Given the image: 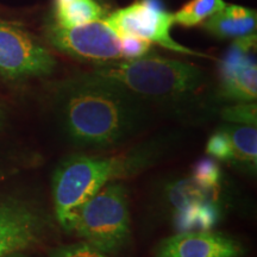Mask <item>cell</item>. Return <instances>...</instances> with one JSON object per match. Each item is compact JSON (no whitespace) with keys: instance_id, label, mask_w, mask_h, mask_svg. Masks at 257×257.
Returning a JSON list of instances; mask_svg holds the SVG:
<instances>
[{"instance_id":"9c48e42d","label":"cell","mask_w":257,"mask_h":257,"mask_svg":"<svg viewBox=\"0 0 257 257\" xmlns=\"http://www.w3.org/2000/svg\"><path fill=\"white\" fill-rule=\"evenodd\" d=\"M256 34L234 40L219 66L220 96L234 102L256 101L257 67L251 55Z\"/></svg>"},{"instance_id":"5b68a950","label":"cell","mask_w":257,"mask_h":257,"mask_svg":"<svg viewBox=\"0 0 257 257\" xmlns=\"http://www.w3.org/2000/svg\"><path fill=\"white\" fill-rule=\"evenodd\" d=\"M105 22L119 37L130 35L184 55L207 56L173 40L170 29L174 18L173 14L165 10L161 0H140L117 10Z\"/></svg>"},{"instance_id":"ba28073f","label":"cell","mask_w":257,"mask_h":257,"mask_svg":"<svg viewBox=\"0 0 257 257\" xmlns=\"http://www.w3.org/2000/svg\"><path fill=\"white\" fill-rule=\"evenodd\" d=\"M49 229L44 212L14 197H0V257L25 251L42 242Z\"/></svg>"},{"instance_id":"9a60e30c","label":"cell","mask_w":257,"mask_h":257,"mask_svg":"<svg viewBox=\"0 0 257 257\" xmlns=\"http://www.w3.org/2000/svg\"><path fill=\"white\" fill-rule=\"evenodd\" d=\"M104 15V9L95 0H72L68 4L54 8V23L63 28H72L100 21Z\"/></svg>"},{"instance_id":"e0dca14e","label":"cell","mask_w":257,"mask_h":257,"mask_svg":"<svg viewBox=\"0 0 257 257\" xmlns=\"http://www.w3.org/2000/svg\"><path fill=\"white\" fill-rule=\"evenodd\" d=\"M221 118L231 124L251 125L256 126L257 123V106L255 101L236 102L221 110Z\"/></svg>"},{"instance_id":"5bb4252c","label":"cell","mask_w":257,"mask_h":257,"mask_svg":"<svg viewBox=\"0 0 257 257\" xmlns=\"http://www.w3.org/2000/svg\"><path fill=\"white\" fill-rule=\"evenodd\" d=\"M220 219V202L193 205L173 212V225L178 232L212 230Z\"/></svg>"},{"instance_id":"d6986e66","label":"cell","mask_w":257,"mask_h":257,"mask_svg":"<svg viewBox=\"0 0 257 257\" xmlns=\"http://www.w3.org/2000/svg\"><path fill=\"white\" fill-rule=\"evenodd\" d=\"M49 257H110L86 242L66 244L50 249Z\"/></svg>"},{"instance_id":"30bf717a","label":"cell","mask_w":257,"mask_h":257,"mask_svg":"<svg viewBox=\"0 0 257 257\" xmlns=\"http://www.w3.org/2000/svg\"><path fill=\"white\" fill-rule=\"evenodd\" d=\"M155 257H240L238 240L220 232L188 231L167 237L157 244Z\"/></svg>"},{"instance_id":"7c38bea8","label":"cell","mask_w":257,"mask_h":257,"mask_svg":"<svg viewBox=\"0 0 257 257\" xmlns=\"http://www.w3.org/2000/svg\"><path fill=\"white\" fill-rule=\"evenodd\" d=\"M255 10L240 5H225L204 22V29L220 40H238L256 34Z\"/></svg>"},{"instance_id":"2e32d148","label":"cell","mask_w":257,"mask_h":257,"mask_svg":"<svg viewBox=\"0 0 257 257\" xmlns=\"http://www.w3.org/2000/svg\"><path fill=\"white\" fill-rule=\"evenodd\" d=\"M225 5L224 0H191L173 15L174 23L182 27H195L223 10Z\"/></svg>"},{"instance_id":"44dd1931","label":"cell","mask_w":257,"mask_h":257,"mask_svg":"<svg viewBox=\"0 0 257 257\" xmlns=\"http://www.w3.org/2000/svg\"><path fill=\"white\" fill-rule=\"evenodd\" d=\"M70 2H72V0H54V8H60V6L68 4Z\"/></svg>"},{"instance_id":"277c9868","label":"cell","mask_w":257,"mask_h":257,"mask_svg":"<svg viewBox=\"0 0 257 257\" xmlns=\"http://www.w3.org/2000/svg\"><path fill=\"white\" fill-rule=\"evenodd\" d=\"M69 232L107 255L121 251L131 236L126 187L119 181L105 185L79 208Z\"/></svg>"},{"instance_id":"8fae6325","label":"cell","mask_w":257,"mask_h":257,"mask_svg":"<svg viewBox=\"0 0 257 257\" xmlns=\"http://www.w3.org/2000/svg\"><path fill=\"white\" fill-rule=\"evenodd\" d=\"M208 155L237 168L256 173L257 128L251 125L229 123L214 131L206 144Z\"/></svg>"},{"instance_id":"3957f363","label":"cell","mask_w":257,"mask_h":257,"mask_svg":"<svg viewBox=\"0 0 257 257\" xmlns=\"http://www.w3.org/2000/svg\"><path fill=\"white\" fill-rule=\"evenodd\" d=\"M156 154L150 146L124 156L73 155L64 159L53 175L54 208L63 230L69 232L79 208L105 185L137 174L153 162Z\"/></svg>"},{"instance_id":"ac0fdd59","label":"cell","mask_w":257,"mask_h":257,"mask_svg":"<svg viewBox=\"0 0 257 257\" xmlns=\"http://www.w3.org/2000/svg\"><path fill=\"white\" fill-rule=\"evenodd\" d=\"M192 176L207 185H220L223 173L218 163L212 159H201L193 167Z\"/></svg>"},{"instance_id":"7a4b0ae2","label":"cell","mask_w":257,"mask_h":257,"mask_svg":"<svg viewBox=\"0 0 257 257\" xmlns=\"http://www.w3.org/2000/svg\"><path fill=\"white\" fill-rule=\"evenodd\" d=\"M93 73L111 80L131 94L170 111H185L207 87L206 74L194 64L159 56L95 64Z\"/></svg>"},{"instance_id":"8992f818","label":"cell","mask_w":257,"mask_h":257,"mask_svg":"<svg viewBox=\"0 0 257 257\" xmlns=\"http://www.w3.org/2000/svg\"><path fill=\"white\" fill-rule=\"evenodd\" d=\"M47 37L55 49L83 62L101 64L121 59L119 36L101 19L72 28L53 23Z\"/></svg>"},{"instance_id":"7402d4cb","label":"cell","mask_w":257,"mask_h":257,"mask_svg":"<svg viewBox=\"0 0 257 257\" xmlns=\"http://www.w3.org/2000/svg\"><path fill=\"white\" fill-rule=\"evenodd\" d=\"M3 257H30L28 255H25L24 251H18V252H12V253H9V255H5Z\"/></svg>"},{"instance_id":"52a82bcc","label":"cell","mask_w":257,"mask_h":257,"mask_svg":"<svg viewBox=\"0 0 257 257\" xmlns=\"http://www.w3.org/2000/svg\"><path fill=\"white\" fill-rule=\"evenodd\" d=\"M56 61L46 47L29 32L9 22L0 21V75L18 80L47 76Z\"/></svg>"},{"instance_id":"ffe728a7","label":"cell","mask_w":257,"mask_h":257,"mask_svg":"<svg viewBox=\"0 0 257 257\" xmlns=\"http://www.w3.org/2000/svg\"><path fill=\"white\" fill-rule=\"evenodd\" d=\"M120 49L121 59L135 60L140 57L147 56V54L152 50V43L143 38L125 35L120 36Z\"/></svg>"},{"instance_id":"6da1fadb","label":"cell","mask_w":257,"mask_h":257,"mask_svg":"<svg viewBox=\"0 0 257 257\" xmlns=\"http://www.w3.org/2000/svg\"><path fill=\"white\" fill-rule=\"evenodd\" d=\"M57 113L69 142L82 149H110L142 133L149 105L94 73L69 78L57 91Z\"/></svg>"},{"instance_id":"4fadbf2b","label":"cell","mask_w":257,"mask_h":257,"mask_svg":"<svg viewBox=\"0 0 257 257\" xmlns=\"http://www.w3.org/2000/svg\"><path fill=\"white\" fill-rule=\"evenodd\" d=\"M220 185H207L193 176L179 179L167 186L166 199L173 212L193 205L219 202Z\"/></svg>"}]
</instances>
